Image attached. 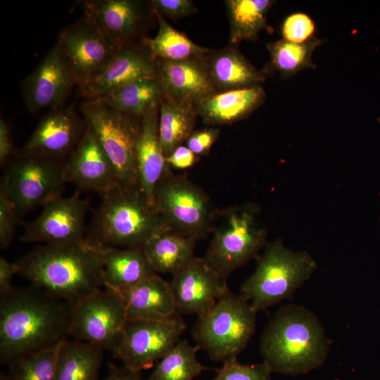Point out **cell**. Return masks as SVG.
Segmentation results:
<instances>
[{"mask_svg": "<svg viewBox=\"0 0 380 380\" xmlns=\"http://www.w3.org/2000/svg\"><path fill=\"white\" fill-rule=\"evenodd\" d=\"M65 183L100 195L119 183L114 165L87 124L77 146L63 163Z\"/></svg>", "mask_w": 380, "mask_h": 380, "instance_id": "cell-18", "label": "cell"}, {"mask_svg": "<svg viewBox=\"0 0 380 380\" xmlns=\"http://www.w3.org/2000/svg\"><path fill=\"white\" fill-rule=\"evenodd\" d=\"M219 134V129L211 127L193 131L185 141L186 146L197 156L208 155Z\"/></svg>", "mask_w": 380, "mask_h": 380, "instance_id": "cell-39", "label": "cell"}, {"mask_svg": "<svg viewBox=\"0 0 380 380\" xmlns=\"http://www.w3.org/2000/svg\"><path fill=\"white\" fill-rule=\"evenodd\" d=\"M18 217L6 191L0 186V248L5 249L13 241Z\"/></svg>", "mask_w": 380, "mask_h": 380, "instance_id": "cell-38", "label": "cell"}, {"mask_svg": "<svg viewBox=\"0 0 380 380\" xmlns=\"http://www.w3.org/2000/svg\"><path fill=\"white\" fill-rule=\"evenodd\" d=\"M71 307L30 286L13 287L0 298V361L8 365L70 336Z\"/></svg>", "mask_w": 380, "mask_h": 380, "instance_id": "cell-1", "label": "cell"}, {"mask_svg": "<svg viewBox=\"0 0 380 380\" xmlns=\"http://www.w3.org/2000/svg\"><path fill=\"white\" fill-rule=\"evenodd\" d=\"M87 239L116 248H143L155 234L169 229L139 186L118 184L101 194Z\"/></svg>", "mask_w": 380, "mask_h": 380, "instance_id": "cell-4", "label": "cell"}, {"mask_svg": "<svg viewBox=\"0 0 380 380\" xmlns=\"http://www.w3.org/2000/svg\"><path fill=\"white\" fill-rule=\"evenodd\" d=\"M153 205L167 228L199 240L212 232L217 211L207 194L168 165L153 191Z\"/></svg>", "mask_w": 380, "mask_h": 380, "instance_id": "cell-8", "label": "cell"}, {"mask_svg": "<svg viewBox=\"0 0 380 380\" xmlns=\"http://www.w3.org/2000/svg\"><path fill=\"white\" fill-rule=\"evenodd\" d=\"M258 207L253 203L230 206L218 211L219 223L203 258L221 277L258 257L267 244V230L260 222Z\"/></svg>", "mask_w": 380, "mask_h": 380, "instance_id": "cell-6", "label": "cell"}, {"mask_svg": "<svg viewBox=\"0 0 380 380\" xmlns=\"http://www.w3.org/2000/svg\"><path fill=\"white\" fill-rule=\"evenodd\" d=\"M80 109L114 165L119 183L139 186L136 150L142 120L97 99L82 101Z\"/></svg>", "mask_w": 380, "mask_h": 380, "instance_id": "cell-9", "label": "cell"}, {"mask_svg": "<svg viewBox=\"0 0 380 380\" xmlns=\"http://www.w3.org/2000/svg\"><path fill=\"white\" fill-rule=\"evenodd\" d=\"M159 109V137L166 158L194 131L198 112L195 106L170 102L163 97Z\"/></svg>", "mask_w": 380, "mask_h": 380, "instance_id": "cell-30", "label": "cell"}, {"mask_svg": "<svg viewBox=\"0 0 380 380\" xmlns=\"http://www.w3.org/2000/svg\"><path fill=\"white\" fill-rule=\"evenodd\" d=\"M0 380H8L7 374H4V373H1V374H0Z\"/></svg>", "mask_w": 380, "mask_h": 380, "instance_id": "cell-45", "label": "cell"}, {"mask_svg": "<svg viewBox=\"0 0 380 380\" xmlns=\"http://www.w3.org/2000/svg\"><path fill=\"white\" fill-rule=\"evenodd\" d=\"M18 274L15 262H11L4 257L0 258V295L8 293L12 288L11 281L14 274Z\"/></svg>", "mask_w": 380, "mask_h": 380, "instance_id": "cell-43", "label": "cell"}, {"mask_svg": "<svg viewBox=\"0 0 380 380\" xmlns=\"http://www.w3.org/2000/svg\"><path fill=\"white\" fill-rule=\"evenodd\" d=\"M331 343L311 310L289 304L269 321L261 335L260 350L262 362L272 373L297 376L320 367Z\"/></svg>", "mask_w": 380, "mask_h": 380, "instance_id": "cell-3", "label": "cell"}, {"mask_svg": "<svg viewBox=\"0 0 380 380\" xmlns=\"http://www.w3.org/2000/svg\"><path fill=\"white\" fill-rule=\"evenodd\" d=\"M10 127L6 121L1 117L0 120V164L4 167L14 156Z\"/></svg>", "mask_w": 380, "mask_h": 380, "instance_id": "cell-42", "label": "cell"}, {"mask_svg": "<svg viewBox=\"0 0 380 380\" xmlns=\"http://www.w3.org/2000/svg\"><path fill=\"white\" fill-rule=\"evenodd\" d=\"M127 321L123 298L118 291L105 288L71 307L70 336L113 353Z\"/></svg>", "mask_w": 380, "mask_h": 380, "instance_id": "cell-11", "label": "cell"}, {"mask_svg": "<svg viewBox=\"0 0 380 380\" xmlns=\"http://www.w3.org/2000/svg\"><path fill=\"white\" fill-rule=\"evenodd\" d=\"M159 108L160 105L143 118L136 150L139 187L152 204L155 186L168 167L159 137Z\"/></svg>", "mask_w": 380, "mask_h": 380, "instance_id": "cell-23", "label": "cell"}, {"mask_svg": "<svg viewBox=\"0 0 380 380\" xmlns=\"http://www.w3.org/2000/svg\"><path fill=\"white\" fill-rule=\"evenodd\" d=\"M155 77L156 59L143 39L118 47L99 71L78 86L79 93L84 100L97 99L137 79Z\"/></svg>", "mask_w": 380, "mask_h": 380, "instance_id": "cell-15", "label": "cell"}, {"mask_svg": "<svg viewBox=\"0 0 380 380\" xmlns=\"http://www.w3.org/2000/svg\"><path fill=\"white\" fill-rule=\"evenodd\" d=\"M162 97L177 103L196 105L217 92L201 58L180 61L156 59Z\"/></svg>", "mask_w": 380, "mask_h": 380, "instance_id": "cell-21", "label": "cell"}, {"mask_svg": "<svg viewBox=\"0 0 380 380\" xmlns=\"http://www.w3.org/2000/svg\"><path fill=\"white\" fill-rule=\"evenodd\" d=\"M162 95L161 84L157 77H143L127 83L97 100L142 120L149 111L160 105Z\"/></svg>", "mask_w": 380, "mask_h": 380, "instance_id": "cell-29", "label": "cell"}, {"mask_svg": "<svg viewBox=\"0 0 380 380\" xmlns=\"http://www.w3.org/2000/svg\"><path fill=\"white\" fill-rule=\"evenodd\" d=\"M60 345L20 357L8 367V380H56Z\"/></svg>", "mask_w": 380, "mask_h": 380, "instance_id": "cell-35", "label": "cell"}, {"mask_svg": "<svg viewBox=\"0 0 380 380\" xmlns=\"http://www.w3.org/2000/svg\"><path fill=\"white\" fill-rule=\"evenodd\" d=\"M75 85L77 82L72 68L57 41L23 80L20 91L28 110L36 113L44 108L63 107Z\"/></svg>", "mask_w": 380, "mask_h": 380, "instance_id": "cell-14", "label": "cell"}, {"mask_svg": "<svg viewBox=\"0 0 380 380\" xmlns=\"http://www.w3.org/2000/svg\"><path fill=\"white\" fill-rule=\"evenodd\" d=\"M153 11L158 23V33L153 38L144 40L155 59L180 61L201 58L210 51L174 29L160 13Z\"/></svg>", "mask_w": 380, "mask_h": 380, "instance_id": "cell-31", "label": "cell"}, {"mask_svg": "<svg viewBox=\"0 0 380 380\" xmlns=\"http://www.w3.org/2000/svg\"><path fill=\"white\" fill-rule=\"evenodd\" d=\"M217 92L258 85L265 80L234 47H227L202 57Z\"/></svg>", "mask_w": 380, "mask_h": 380, "instance_id": "cell-26", "label": "cell"}, {"mask_svg": "<svg viewBox=\"0 0 380 380\" xmlns=\"http://www.w3.org/2000/svg\"><path fill=\"white\" fill-rule=\"evenodd\" d=\"M103 380H148L142 376L141 372L129 369L123 365L110 364L108 374Z\"/></svg>", "mask_w": 380, "mask_h": 380, "instance_id": "cell-44", "label": "cell"}, {"mask_svg": "<svg viewBox=\"0 0 380 380\" xmlns=\"http://www.w3.org/2000/svg\"><path fill=\"white\" fill-rule=\"evenodd\" d=\"M197 240L165 229L153 236L143 249L156 273L174 274L195 257Z\"/></svg>", "mask_w": 380, "mask_h": 380, "instance_id": "cell-27", "label": "cell"}, {"mask_svg": "<svg viewBox=\"0 0 380 380\" xmlns=\"http://www.w3.org/2000/svg\"><path fill=\"white\" fill-rule=\"evenodd\" d=\"M103 351L91 343L65 339L58 350L56 380H99Z\"/></svg>", "mask_w": 380, "mask_h": 380, "instance_id": "cell-28", "label": "cell"}, {"mask_svg": "<svg viewBox=\"0 0 380 380\" xmlns=\"http://www.w3.org/2000/svg\"><path fill=\"white\" fill-rule=\"evenodd\" d=\"M89 207V199L81 198L78 192L60 196L43 205L40 214L25 225L20 239L56 246L85 243L84 220Z\"/></svg>", "mask_w": 380, "mask_h": 380, "instance_id": "cell-13", "label": "cell"}, {"mask_svg": "<svg viewBox=\"0 0 380 380\" xmlns=\"http://www.w3.org/2000/svg\"><path fill=\"white\" fill-rule=\"evenodd\" d=\"M57 41L70 62L77 86L99 71L118 49L86 16L65 27Z\"/></svg>", "mask_w": 380, "mask_h": 380, "instance_id": "cell-17", "label": "cell"}, {"mask_svg": "<svg viewBox=\"0 0 380 380\" xmlns=\"http://www.w3.org/2000/svg\"><path fill=\"white\" fill-rule=\"evenodd\" d=\"M317 268V264L309 253L293 251L277 239L265 245L254 272L241 284L240 295L257 312L265 310L291 300Z\"/></svg>", "mask_w": 380, "mask_h": 380, "instance_id": "cell-5", "label": "cell"}, {"mask_svg": "<svg viewBox=\"0 0 380 380\" xmlns=\"http://www.w3.org/2000/svg\"><path fill=\"white\" fill-rule=\"evenodd\" d=\"M96 246L102 262L106 289L118 291L135 285L157 274L141 247Z\"/></svg>", "mask_w": 380, "mask_h": 380, "instance_id": "cell-24", "label": "cell"}, {"mask_svg": "<svg viewBox=\"0 0 380 380\" xmlns=\"http://www.w3.org/2000/svg\"><path fill=\"white\" fill-rule=\"evenodd\" d=\"M152 8L172 19H178L194 13L196 8L189 0H153Z\"/></svg>", "mask_w": 380, "mask_h": 380, "instance_id": "cell-40", "label": "cell"}, {"mask_svg": "<svg viewBox=\"0 0 380 380\" xmlns=\"http://www.w3.org/2000/svg\"><path fill=\"white\" fill-rule=\"evenodd\" d=\"M230 23V43L255 40L265 27L267 13L274 1L270 0L226 1Z\"/></svg>", "mask_w": 380, "mask_h": 380, "instance_id": "cell-32", "label": "cell"}, {"mask_svg": "<svg viewBox=\"0 0 380 380\" xmlns=\"http://www.w3.org/2000/svg\"><path fill=\"white\" fill-rule=\"evenodd\" d=\"M18 274L68 303L77 304L104 287L96 244L38 246L16 262Z\"/></svg>", "mask_w": 380, "mask_h": 380, "instance_id": "cell-2", "label": "cell"}, {"mask_svg": "<svg viewBox=\"0 0 380 380\" xmlns=\"http://www.w3.org/2000/svg\"><path fill=\"white\" fill-rule=\"evenodd\" d=\"M124 299L127 319H165L177 312L170 282L158 274L118 290Z\"/></svg>", "mask_w": 380, "mask_h": 380, "instance_id": "cell-22", "label": "cell"}, {"mask_svg": "<svg viewBox=\"0 0 380 380\" xmlns=\"http://www.w3.org/2000/svg\"><path fill=\"white\" fill-rule=\"evenodd\" d=\"M2 187L18 217L62 196L63 163L16 153L7 163Z\"/></svg>", "mask_w": 380, "mask_h": 380, "instance_id": "cell-10", "label": "cell"}, {"mask_svg": "<svg viewBox=\"0 0 380 380\" xmlns=\"http://www.w3.org/2000/svg\"><path fill=\"white\" fill-rule=\"evenodd\" d=\"M259 85L216 92L198 103V115L205 123L213 125L230 124L249 115L265 100Z\"/></svg>", "mask_w": 380, "mask_h": 380, "instance_id": "cell-25", "label": "cell"}, {"mask_svg": "<svg viewBox=\"0 0 380 380\" xmlns=\"http://www.w3.org/2000/svg\"><path fill=\"white\" fill-rule=\"evenodd\" d=\"M186 327L179 314L160 320L127 319L113 355L129 369H148L179 341Z\"/></svg>", "mask_w": 380, "mask_h": 380, "instance_id": "cell-12", "label": "cell"}, {"mask_svg": "<svg viewBox=\"0 0 380 380\" xmlns=\"http://www.w3.org/2000/svg\"><path fill=\"white\" fill-rule=\"evenodd\" d=\"M74 103L53 109L39 121L26 144L16 153L46 158L59 163L70 156L87 127Z\"/></svg>", "mask_w": 380, "mask_h": 380, "instance_id": "cell-16", "label": "cell"}, {"mask_svg": "<svg viewBox=\"0 0 380 380\" xmlns=\"http://www.w3.org/2000/svg\"><path fill=\"white\" fill-rule=\"evenodd\" d=\"M82 5L84 16L117 48L134 42L145 27L147 13L139 1L88 0Z\"/></svg>", "mask_w": 380, "mask_h": 380, "instance_id": "cell-20", "label": "cell"}, {"mask_svg": "<svg viewBox=\"0 0 380 380\" xmlns=\"http://www.w3.org/2000/svg\"><path fill=\"white\" fill-rule=\"evenodd\" d=\"M170 285L177 312L198 317L210 310L229 289L227 279L210 268L203 258H194L172 274Z\"/></svg>", "mask_w": 380, "mask_h": 380, "instance_id": "cell-19", "label": "cell"}, {"mask_svg": "<svg viewBox=\"0 0 380 380\" xmlns=\"http://www.w3.org/2000/svg\"><path fill=\"white\" fill-rule=\"evenodd\" d=\"M314 31V23L305 13H298L288 16L282 25L284 39L294 43L307 42Z\"/></svg>", "mask_w": 380, "mask_h": 380, "instance_id": "cell-37", "label": "cell"}, {"mask_svg": "<svg viewBox=\"0 0 380 380\" xmlns=\"http://www.w3.org/2000/svg\"><path fill=\"white\" fill-rule=\"evenodd\" d=\"M272 372L263 362L244 365L237 358L223 362L211 380H271Z\"/></svg>", "mask_w": 380, "mask_h": 380, "instance_id": "cell-36", "label": "cell"}, {"mask_svg": "<svg viewBox=\"0 0 380 380\" xmlns=\"http://www.w3.org/2000/svg\"><path fill=\"white\" fill-rule=\"evenodd\" d=\"M321 43L313 39L303 43H294L279 40L267 45L272 67L284 76L293 75L298 71L314 67L311 56L315 49Z\"/></svg>", "mask_w": 380, "mask_h": 380, "instance_id": "cell-34", "label": "cell"}, {"mask_svg": "<svg viewBox=\"0 0 380 380\" xmlns=\"http://www.w3.org/2000/svg\"><path fill=\"white\" fill-rule=\"evenodd\" d=\"M257 312L249 301L228 289L198 317L192 329L196 346L215 362L237 358L255 332Z\"/></svg>", "mask_w": 380, "mask_h": 380, "instance_id": "cell-7", "label": "cell"}, {"mask_svg": "<svg viewBox=\"0 0 380 380\" xmlns=\"http://www.w3.org/2000/svg\"><path fill=\"white\" fill-rule=\"evenodd\" d=\"M166 163L171 168L184 170L192 167L198 157L186 146L177 147L167 157Z\"/></svg>", "mask_w": 380, "mask_h": 380, "instance_id": "cell-41", "label": "cell"}, {"mask_svg": "<svg viewBox=\"0 0 380 380\" xmlns=\"http://www.w3.org/2000/svg\"><path fill=\"white\" fill-rule=\"evenodd\" d=\"M198 346L179 341L155 366L148 380H193L208 369L197 359Z\"/></svg>", "mask_w": 380, "mask_h": 380, "instance_id": "cell-33", "label": "cell"}]
</instances>
